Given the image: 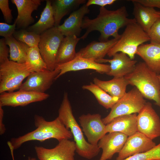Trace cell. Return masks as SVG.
<instances>
[{"instance_id": "6da1fadb", "label": "cell", "mask_w": 160, "mask_h": 160, "mask_svg": "<svg viewBox=\"0 0 160 160\" xmlns=\"http://www.w3.org/2000/svg\"><path fill=\"white\" fill-rule=\"evenodd\" d=\"M128 16L125 6L113 10L100 7L99 14L95 18L90 19L87 16L84 17L81 28L86 29V31L80 37L81 39H85L89 33L95 31L100 33L99 40L101 41H108L111 36L120 38L121 35L118 33L120 28L130 23L136 22L134 18H128Z\"/></svg>"}, {"instance_id": "7a4b0ae2", "label": "cell", "mask_w": 160, "mask_h": 160, "mask_svg": "<svg viewBox=\"0 0 160 160\" xmlns=\"http://www.w3.org/2000/svg\"><path fill=\"white\" fill-rule=\"evenodd\" d=\"M36 129L22 136L12 138L9 141L14 149L20 147L24 143L32 140L43 142L54 138L58 142L73 137L70 130L65 126L57 117L51 121H47L42 116L36 115L34 117Z\"/></svg>"}, {"instance_id": "3957f363", "label": "cell", "mask_w": 160, "mask_h": 160, "mask_svg": "<svg viewBox=\"0 0 160 160\" xmlns=\"http://www.w3.org/2000/svg\"><path fill=\"white\" fill-rule=\"evenodd\" d=\"M58 117L66 127L70 129L76 146V151L79 156L89 159L98 155L100 149L98 145H92L85 139L82 130L73 115L67 92L64 93Z\"/></svg>"}, {"instance_id": "277c9868", "label": "cell", "mask_w": 160, "mask_h": 160, "mask_svg": "<svg viewBox=\"0 0 160 160\" xmlns=\"http://www.w3.org/2000/svg\"><path fill=\"white\" fill-rule=\"evenodd\" d=\"M124 77L129 84L136 87L144 98L155 101L160 108V88L157 74L144 62L137 63L133 71Z\"/></svg>"}, {"instance_id": "5b68a950", "label": "cell", "mask_w": 160, "mask_h": 160, "mask_svg": "<svg viewBox=\"0 0 160 160\" xmlns=\"http://www.w3.org/2000/svg\"><path fill=\"white\" fill-rule=\"evenodd\" d=\"M36 71L29 62L18 63L9 60L0 64V93L19 89L23 81Z\"/></svg>"}, {"instance_id": "8992f818", "label": "cell", "mask_w": 160, "mask_h": 160, "mask_svg": "<svg viewBox=\"0 0 160 160\" xmlns=\"http://www.w3.org/2000/svg\"><path fill=\"white\" fill-rule=\"evenodd\" d=\"M121 35L120 38L108 53L107 55L109 57H113L116 53L121 52L134 60L139 47L150 41L148 33L136 22L127 25Z\"/></svg>"}, {"instance_id": "52a82bcc", "label": "cell", "mask_w": 160, "mask_h": 160, "mask_svg": "<svg viewBox=\"0 0 160 160\" xmlns=\"http://www.w3.org/2000/svg\"><path fill=\"white\" fill-rule=\"evenodd\" d=\"M146 103L141 93L134 87L119 100L111 108L109 114L102 119V121L106 125L117 117L138 113Z\"/></svg>"}, {"instance_id": "ba28073f", "label": "cell", "mask_w": 160, "mask_h": 160, "mask_svg": "<svg viewBox=\"0 0 160 160\" xmlns=\"http://www.w3.org/2000/svg\"><path fill=\"white\" fill-rule=\"evenodd\" d=\"M64 36L57 27H54L40 35L38 48L48 70H54L56 67L57 52Z\"/></svg>"}, {"instance_id": "9c48e42d", "label": "cell", "mask_w": 160, "mask_h": 160, "mask_svg": "<svg viewBox=\"0 0 160 160\" xmlns=\"http://www.w3.org/2000/svg\"><path fill=\"white\" fill-rule=\"evenodd\" d=\"M137 132L152 140L160 136V118L150 102L137 115Z\"/></svg>"}, {"instance_id": "30bf717a", "label": "cell", "mask_w": 160, "mask_h": 160, "mask_svg": "<svg viewBox=\"0 0 160 160\" xmlns=\"http://www.w3.org/2000/svg\"><path fill=\"white\" fill-rule=\"evenodd\" d=\"M34 149L39 160H75L76 146L75 142L65 139L52 148L36 146Z\"/></svg>"}, {"instance_id": "8fae6325", "label": "cell", "mask_w": 160, "mask_h": 160, "mask_svg": "<svg viewBox=\"0 0 160 160\" xmlns=\"http://www.w3.org/2000/svg\"><path fill=\"white\" fill-rule=\"evenodd\" d=\"M82 130L91 144L97 145L100 140L107 133L106 125L98 113L83 114L79 118Z\"/></svg>"}, {"instance_id": "7c38bea8", "label": "cell", "mask_w": 160, "mask_h": 160, "mask_svg": "<svg viewBox=\"0 0 160 160\" xmlns=\"http://www.w3.org/2000/svg\"><path fill=\"white\" fill-rule=\"evenodd\" d=\"M60 72L57 68L53 71H34L27 77L19 90L45 93L52 85Z\"/></svg>"}, {"instance_id": "4fadbf2b", "label": "cell", "mask_w": 160, "mask_h": 160, "mask_svg": "<svg viewBox=\"0 0 160 160\" xmlns=\"http://www.w3.org/2000/svg\"><path fill=\"white\" fill-rule=\"evenodd\" d=\"M49 96L47 93L19 90L16 92L0 93V105L16 107L24 106L32 103L45 100Z\"/></svg>"}, {"instance_id": "5bb4252c", "label": "cell", "mask_w": 160, "mask_h": 160, "mask_svg": "<svg viewBox=\"0 0 160 160\" xmlns=\"http://www.w3.org/2000/svg\"><path fill=\"white\" fill-rule=\"evenodd\" d=\"M156 145L152 140L137 132L128 137L116 160H124L132 156L145 152Z\"/></svg>"}, {"instance_id": "9a60e30c", "label": "cell", "mask_w": 160, "mask_h": 160, "mask_svg": "<svg viewBox=\"0 0 160 160\" xmlns=\"http://www.w3.org/2000/svg\"><path fill=\"white\" fill-rule=\"evenodd\" d=\"M56 68L60 70L56 80L70 71L91 69L100 74H107L110 70L109 65L98 63L93 60L78 56L69 62L57 65Z\"/></svg>"}, {"instance_id": "2e32d148", "label": "cell", "mask_w": 160, "mask_h": 160, "mask_svg": "<svg viewBox=\"0 0 160 160\" xmlns=\"http://www.w3.org/2000/svg\"><path fill=\"white\" fill-rule=\"evenodd\" d=\"M113 57L111 59L103 58L95 61L100 63H110V70L106 74L115 78L124 77L131 73L137 62L121 52L116 53Z\"/></svg>"}, {"instance_id": "e0dca14e", "label": "cell", "mask_w": 160, "mask_h": 160, "mask_svg": "<svg viewBox=\"0 0 160 160\" xmlns=\"http://www.w3.org/2000/svg\"><path fill=\"white\" fill-rule=\"evenodd\" d=\"M128 136L118 132L108 133L99 141L97 145L102 150L99 160L111 159L116 153H119L122 148Z\"/></svg>"}, {"instance_id": "ac0fdd59", "label": "cell", "mask_w": 160, "mask_h": 160, "mask_svg": "<svg viewBox=\"0 0 160 160\" xmlns=\"http://www.w3.org/2000/svg\"><path fill=\"white\" fill-rule=\"evenodd\" d=\"M41 0H11L16 6L18 15L15 20L18 28L24 29L33 23L35 19L32 16L33 12L41 5Z\"/></svg>"}, {"instance_id": "d6986e66", "label": "cell", "mask_w": 160, "mask_h": 160, "mask_svg": "<svg viewBox=\"0 0 160 160\" xmlns=\"http://www.w3.org/2000/svg\"><path fill=\"white\" fill-rule=\"evenodd\" d=\"M86 4L72 12L63 23L57 28L64 36H79L82 29L83 20L85 15L89 14L90 10Z\"/></svg>"}, {"instance_id": "ffe728a7", "label": "cell", "mask_w": 160, "mask_h": 160, "mask_svg": "<svg viewBox=\"0 0 160 160\" xmlns=\"http://www.w3.org/2000/svg\"><path fill=\"white\" fill-rule=\"evenodd\" d=\"M120 38H113L105 41H92L76 52V57L95 61L103 59Z\"/></svg>"}, {"instance_id": "44dd1931", "label": "cell", "mask_w": 160, "mask_h": 160, "mask_svg": "<svg viewBox=\"0 0 160 160\" xmlns=\"http://www.w3.org/2000/svg\"><path fill=\"white\" fill-rule=\"evenodd\" d=\"M133 4L132 14L136 23L147 33L153 24L160 18L159 11L154 8L145 6L131 0Z\"/></svg>"}, {"instance_id": "7402d4cb", "label": "cell", "mask_w": 160, "mask_h": 160, "mask_svg": "<svg viewBox=\"0 0 160 160\" xmlns=\"http://www.w3.org/2000/svg\"><path fill=\"white\" fill-rule=\"evenodd\" d=\"M136 113L117 117L106 125L107 133L118 132L128 137L137 132Z\"/></svg>"}, {"instance_id": "603a6c76", "label": "cell", "mask_w": 160, "mask_h": 160, "mask_svg": "<svg viewBox=\"0 0 160 160\" xmlns=\"http://www.w3.org/2000/svg\"><path fill=\"white\" fill-rule=\"evenodd\" d=\"M136 55L150 69L157 74L160 73V44H143L138 47Z\"/></svg>"}, {"instance_id": "cb8c5ba5", "label": "cell", "mask_w": 160, "mask_h": 160, "mask_svg": "<svg viewBox=\"0 0 160 160\" xmlns=\"http://www.w3.org/2000/svg\"><path fill=\"white\" fill-rule=\"evenodd\" d=\"M86 2L85 0H51L55 27L60 25L61 20L64 16L78 9L80 5L86 4Z\"/></svg>"}, {"instance_id": "d4e9b609", "label": "cell", "mask_w": 160, "mask_h": 160, "mask_svg": "<svg viewBox=\"0 0 160 160\" xmlns=\"http://www.w3.org/2000/svg\"><path fill=\"white\" fill-rule=\"evenodd\" d=\"M94 83L98 86L112 96L121 98L126 93L129 83L124 78H113L110 80L102 81L97 77L93 80Z\"/></svg>"}, {"instance_id": "484cf974", "label": "cell", "mask_w": 160, "mask_h": 160, "mask_svg": "<svg viewBox=\"0 0 160 160\" xmlns=\"http://www.w3.org/2000/svg\"><path fill=\"white\" fill-rule=\"evenodd\" d=\"M81 39L76 36L64 37L59 47L56 58V65L65 63L74 59L76 52L75 48Z\"/></svg>"}, {"instance_id": "4316f807", "label": "cell", "mask_w": 160, "mask_h": 160, "mask_svg": "<svg viewBox=\"0 0 160 160\" xmlns=\"http://www.w3.org/2000/svg\"><path fill=\"white\" fill-rule=\"evenodd\" d=\"M51 0L46 1V5L39 20L27 29L28 31L40 35L47 30L55 26V21L52 6Z\"/></svg>"}, {"instance_id": "83f0119b", "label": "cell", "mask_w": 160, "mask_h": 160, "mask_svg": "<svg viewBox=\"0 0 160 160\" xmlns=\"http://www.w3.org/2000/svg\"><path fill=\"white\" fill-rule=\"evenodd\" d=\"M5 39L7 45L9 47L10 60L18 63L28 62L27 50L29 47L16 40L13 36Z\"/></svg>"}, {"instance_id": "f1b7e54d", "label": "cell", "mask_w": 160, "mask_h": 160, "mask_svg": "<svg viewBox=\"0 0 160 160\" xmlns=\"http://www.w3.org/2000/svg\"><path fill=\"white\" fill-rule=\"evenodd\" d=\"M82 88L83 89L92 93L99 104L107 109H111L119 99L118 97L111 96L92 82L89 84L83 86Z\"/></svg>"}, {"instance_id": "f546056e", "label": "cell", "mask_w": 160, "mask_h": 160, "mask_svg": "<svg viewBox=\"0 0 160 160\" xmlns=\"http://www.w3.org/2000/svg\"><path fill=\"white\" fill-rule=\"evenodd\" d=\"M13 36L17 40L30 47H38L40 40V35L24 29L15 31Z\"/></svg>"}, {"instance_id": "4dcf8cb0", "label": "cell", "mask_w": 160, "mask_h": 160, "mask_svg": "<svg viewBox=\"0 0 160 160\" xmlns=\"http://www.w3.org/2000/svg\"><path fill=\"white\" fill-rule=\"evenodd\" d=\"M27 56L28 62L34 67L36 71L48 70L38 47H28L27 50Z\"/></svg>"}, {"instance_id": "1f68e13d", "label": "cell", "mask_w": 160, "mask_h": 160, "mask_svg": "<svg viewBox=\"0 0 160 160\" xmlns=\"http://www.w3.org/2000/svg\"><path fill=\"white\" fill-rule=\"evenodd\" d=\"M124 160H160V142L146 152L132 156Z\"/></svg>"}, {"instance_id": "d6a6232c", "label": "cell", "mask_w": 160, "mask_h": 160, "mask_svg": "<svg viewBox=\"0 0 160 160\" xmlns=\"http://www.w3.org/2000/svg\"><path fill=\"white\" fill-rule=\"evenodd\" d=\"M147 33L150 43L160 44V18L155 22Z\"/></svg>"}, {"instance_id": "836d02e7", "label": "cell", "mask_w": 160, "mask_h": 160, "mask_svg": "<svg viewBox=\"0 0 160 160\" xmlns=\"http://www.w3.org/2000/svg\"><path fill=\"white\" fill-rule=\"evenodd\" d=\"M9 2L8 0H0V9L5 21L8 24L12 23L13 18L12 10L9 7Z\"/></svg>"}, {"instance_id": "e575fe53", "label": "cell", "mask_w": 160, "mask_h": 160, "mask_svg": "<svg viewBox=\"0 0 160 160\" xmlns=\"http://www.w3.org/2000/svg\"><path fill=\"white\" fill-rule=\"evenodd\" d=\"M16 24L14 22L12 25L6 23H0V36L6 38L13 35L15 31Z\"/></svg>"}, {"instance_id": "d590c367", "label": "cell", "mask_w": 160, "mask_h": 160, "mask_svg": "<svg viewBox=\"0 0 160 160\" xmlns=\"http://www.w3.org/2000/svg\"><path fill=\"white\" fill-rule=\"evenodd\" d=\"M9 49L7 47L4 38L0 39V64L9 60Z\"/></svg>"}, {"instance_id": "8d00e7d4", "label": "cell", "mask_w": 160, "mask_h": 160, "mask_svg": "<svg viewBox=\"0 0 160 160\" xmlns=\"http://www.w3.org/2000/svg\"><path fill=\"white\" fill-rule=\"evenodd\" d=\"M116 0H89L86 3V5L89 7L92 5H96L101 7H105L107 5H110L113 4Z\"/></svg>"}, {"instance_id": "74e56055", "label": "cell", "mask_w": 160, "mask_h": 160, "mask_svg": "<svg viewBox=\"0 0 160 160\" xmlns=\"http://www.w3.org/2000/svg\"><path fill=\"white\" fill-rule=\"evenodd\" d=\"M141 4L148 7H157L160 9V0H134Z\"/></svg>"}, {"instance_id": "f35d334b", "label": "cell", "mask_w": 160, "mask_h": 160, "mask_svg": "<svg viewBox=\"0 0 160 160\" xmlns=\"http://www.w3.org/2000/svg\"><path fill=\"white\" fill-rule=\"evenodd\" d=\"M2 107L0 105V135H2L5 132L6 129L4 124L3 119L4 116V111Z\"/></svg>"}, {"instance_id": "ab89813d", "label": "cell", "mask_w": 160, "mask_h": 160, "mask_svg": "<svg viewBox=\"0 0 160 160\" xmlns=\"http://www.w3.org/2000/svg\"><path fill=\"white\" fill-rule=\"evenodd\" d=\"M157 77H158V78L159 82L160 88V74H157Z\"/></svg>"}, {"instance_id": "60d3db41", "label": "cell", "mask_w": 160, "mask_h": 160, "mask_svg": "<svg viewBox=\"0 0 160 160\" xmlns=\"http://www.w3.org/2000/svg\"><path fill=\"white\" fill-rule=\"evenodd\" d=\"M30 160H36V159L35 158H30Z\"/></svg>"}, {"instance_id": "b9f144b4", "label": "cell", "mask_w": 160, "mask_h": 160, "mask_svg": "<svg viewBox=\"0 0 160 160\" xmlns=\"http://www.w3.org/2000/svg\"><path fill=\"white\" fill-rule=\"evenodd\" d=\"M30 158H31V157H29L28 158V159H26V160H30Z\"/></svg>"}, {"instance_id": "7bdbcfd3", "label": "cell", "mask_w": 160, "mask_h": 160, "mask_svg": "<svg viewBox=\"0 0 160 160\" xmlns=\"http://www.w3.org/2000/svg\"><path fill=\"white\" fill-rule=\"evenodd\" d=\"M159 14L160 15V12L159 11Z\"/></svg>"}]
</instances>
